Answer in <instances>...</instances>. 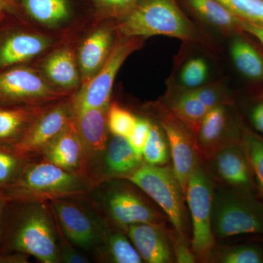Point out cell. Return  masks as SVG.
Masks as SVG:
<instances>
[{
	"label": "cell",
	"mask_w": 263,
	"mask_h": 263,
	"mask_svg": "<svg viewBox=\"0 0 263 263\" xmlns=\"http://www.w3.org/2000/svg\"><path fill=\"white\" fill-rule=\"evenodd\" d=\"M0 253L24 254L60 263L58 226L49 202L7 201L1 221Z\"/></svg>",
	"instance_id": "cell-1"
},
{
	"label": "cell",
	"mask_w": 263,
	"mask_h": 263,
	"mask_svg": "<svg viewBox=\"0 0 263 263\" xmlns=\"http://www.w3.org/2000/svg\"><path fill=\"white\" fill-rule=\"evenodd\" d=\"M139 190L127 179H113L97 183L86 195L110 226L124 233L138 223L165 224L167 216Z\"/></svg>",
	"instance_id": "cell-2"
},
{
	"label": "cell",
	"mask_w": 263,
	"mask_h": 263,
	"mask_svg": "<svg viewBox=\"0 0 263 263\" xmlns=\"http://www.w3.org/2000/svg\"><path fill=\"white\" fill-rule=\"evenodd\" d=\"M91 187L92 183L84 175L39 158L29 160L18 178L2 191L7 201L48 202L86 195Z\"/></svg>",
	"instance_id": "cell-3"
},
{
	"label": "cell",
	"mask_w": 263,
	"mask_h": 263,
	"mask_svg": "<svg viewBox=\"0 0 263 263\" xmlns=\"http://www.w3.org/2000/svg\"><path fill=\"white\" fill-rule=\"evenodd\" d=\"M125 179L138 186L161 208L175 230L192 240L191 219L186 209V197L172 167L143 162Z\"/></svg>",
	"instance_id": "cell-4"
},
{
	"label": "cell",
	"mask_w": 263,
	"mask_h": 263,
	"mask_svg": "<svg viewBox=\"0 0 263 263\" xmlns=\"http://www.w3.org/2000/svg\"><path fill=\"white\" fill-rule=\"evenodd\" d=\"M212 226L216 240L242 235H263V203L259 197L215 183Z\"/></svg>",
	"instance_id": "cell-5"
},
{
	"label": "cell",
	"mask_w": 263,
	"mask_h": 263,
	"mask_svg": "<svg viewBox=\"0 0 263 263\" xmlns=\"http://www.w3.org/2000/svg\"><path fill=\"white\" fill-rule=\"evenodd\" d=\"M118 30L128 38L164 35L186 41L193 40L195 33L175 0H142Z\"/></svg>",
	"instance_id": "cell-6"
},
{
	"label": "cell",
	"mask_w": 263,
	"mask_h": 263,
	"mask_svg": "<svg viewBox=\"0 0 263 263\" xmlns=\"http://www.w3.org/2000/svg\"><path fill=\"white\" fill-rule=\"evenodd\" d=\"M48 202L59 228L75 247L95 252L103 243L110 226L87 195L55 199Z\"/></svg>",
	"instance_id": "cell-7"
},
{
	"label": "cell",
	"mask_w": 263,
	"mask_h": 263,
	"mask_svg": "<svg viewBox=\"0 0 263 263\" xmlns=\"http://www.w3.org/2000/svg\"><path fill=\"white\" fill-rule=\"evenodd\" d=\"M214 186L215 182L200 162L189 178L185 195L192 223V249L201 262L210 261L216 247L212 226Z\"/></svg>",
	"instance_id": "cell-8"
},
{
	"label": "cell",
	"mask_w": 263,
	"mask_h": 263,
	"mask_svg": "<svg viewBox=\"0 0 263 263\" xmlns=\"http://www.w3.org/2000/svg\"><path fill=\"white\" fill-rule=\"evenodd\" d=\"M62 95L27 66L0 72V107L44 105L60 100Z\"/></svg>",
	"instance_id": "cell-9"
},
{
	"label": "cell",
	"mask_w": 263,
	"mask_h": 263,
	"mask_svg": "<svg viewBox=\"0 0 263 263\" xmlns=\"http://www.w3.org/2000/svg\"><path fill=\"white\" fill-rule=\"evenodd\" d=\"M137 37L129 38L114 48L101 68L82 88L70 103L72 113L91 108H108L114 81L128 57L139 47Z\"/></svg>",
	"instance_id": "cell-10"
},
{
	"label": "cell",
	"mask_w": 263,
	"mask_h": 263,
	"mask_svg": "<svg viewBox=\"0 0 263 263\" xmlns=\"http://www.w3.org/2000/svg\"><path fill=\"white\" fill-rule=\"evenodd\" d=\"M108 108H91L72 113L84 153V175L92 183L99 182L104 155L109 141Z\"/></svg>",
	"instance_id": "cell-11"
},
{
	"label": "cell",
	"mask_w": 263,
	"mask_h": 263,
	"mask_svg": "<svg viewBox=\"0 0 263 263\" xmlns=\"http://www.w3.org/2000/svg\"><path fill=\"white\" fill-rule=\"evenodd\" d=\"M203 164L211 177L219 186L258 197L253 174L242 142L218 151L204 161Z\"/></svg>",
	"instance_id": "cell-12"
},
{
	"label": "cell",
	"mask_w": 263,
	"mask_h": 263,
	"mask_svg": "<svg viewBox=\"0 0 263 263\" xmlns=\"http://www.w3.org/2000/svg\"><path fill=\"white\" fill-rule=\"evenodd\" d=\"M158 117L160 127L168 143L173 170L186 195L189 178L197 164L202 162L196 139L193 133L171 110L162 108L159 110Z\"/></svg>",
	"instance_id": "cell-13"
},
{
	"label": "cell",
	"mask_w": 263,
	"mask_h": 263,
	"mask_svg": "<svg viewBox=\"0 0 263 263\" xmlns=\"http://www.w3.org/2000/svg\"><path fill=\"white\" fill-rule=\"evenodd\" d=\"M72 119L70 103L61 102L48 106L35 119L14 152L17 155L34 160L65 130Z\"/></svg>",
	"instance_id": "cell-14"
},
{
	"label": "cell",
	"mask_w": 263,
	"mask_h": 263,
	"mask_svg": "<svg viewBox=\"0 0 263 263\" xmlns=\"http://www.w3.org/2000/svg\"><path fill=\"white\" fill-rule=\"evenodd\" d=\"M243 133L231 126L224 104L209 110L196 136L197 149L202 162L224 147L241 143Z\"/></svg>",
	"instance_id": "cell-15"
},
{
	"label": "cell",
	"mask_w": 263,
	"mask_h": 263,
	"mask_svg": "<svg viewBox=\"0 0 263 263\" xmlns=\"http://www.w3.org/2000/svg\"><path fill=\"white\" fill-rule=\"evenodd\" d=\"M51 40L18 28L0 32V72L23 65L51 46Z\"/></svg>",
	"instance_id": "cell-16"
},
{
	"label": "cell",
	"mask_w": 263,
	"mask_h": 263,
	"mask_svg": "<svg viewBox=\"0 0 263 263\" xmlns=\"http://www.w3.org/2000/svg\"><path fill=\"white\" fill-rule=\"evenodd\" d=\"M127 234L143 262H176L165 224L152 223L132 224L128 228Z\"/></svg>",
	"instance_id": "cell-17"
},
{
	"label": "cell",
	"mask_w": 263,
	"mask_h": 263,
	"mask_svg": "<svg viewBox=\"0 0 263 263\" xmlns=\"http://www.w3.org/2000/svg\"><path fill=\"white\" fill-rule=\"evenodd\" d=\"M40 159L86 176L84 148L72 119L65 130L45 149Z\"/></svg>",
	"instance_id": "cell-18"
},
{
	"label": "cell",
	"mask_w": 263,
	"mask_h": 263,
	"mask_svg": "<svg viewBox=\"0 0 263 263\" xmlns=\"http://www.w3.org/2000/svg\"><path fill=\"white\" fill-rule=\"evenodd\" d=\"M143 162V157L137 155L127 138L113 136V138H109L98 183L105 180L125 179L139 168Z\"/></svg>",
	"instance_id": "cell-19"
},
{
	"label": "cell",
	"mask_w": 263,
	"mask_h": 263,
	"mask_svg": "<svg viewBox=\"0 0 263 263\" xmlns=\"http://www.w3.org/2000/svg\"><path fill=\"white\" fill-rule=\"evenodd\" d=\"M48 107H0V149L14 152L29 127Z\"/></svg>",
	"instance_id": "cell-20"
},
{
	"label": "cell",
	"mask_w": 263,
	"mask_h": 263,
	"mask_svg": "<svg viewBox=\"0 0 263 263\" xmlns=\"http://www.w3.org/2000/svg\"><path fill=\"white\" fill-rule=\"evenodd\" d=\"M112 35L107 29H100L85 40L79 52V65L84 84L104 65L111 45Z\"/></svg>",
	"instance_id": "cell-21"
},
{
	"label": "cell",
	"mask_w": 263,
	"mask_h": 263,
	"mask_svg": "<svg viewBox=\"0 0 263 263\" xmlns=\"http://www.w3.org/2000/svg\"><path fill=\"white\" fill-rule=\"evenodd\" d=\"M94 252L99 262H143L127 233L112 226L109 228L103 243Z\"/></svg>",
	"instance_id": "cell-22"
},
{
	"label": "cell",
	"mask_w": 263,
	"mask_h": 263,
	"mask_svg": "<svg viewBox=\"0 0 263 263\" xmlns=\"http://www.w3.org/2000/svg\"><path fill=\"white\" fill-rule=\"evenodd\" d=\"M48 80L65 89H71L79 84L80 77L75 59L68 48H62L48 57L43 66Z\"/></svg>",
	"instance_id": "cell-23"
},
{
	"label": "cell",
	"mask_w": 263,
	"mask_h": 263,
	"mask_svg": "<svg viewBox=\"0 0 263 263\" xmlns=\"http://www.w3.org/2000/svg\"><path fill=\"white\" fill-rule=\"evenodd\" d=\"M29 17L46 26L62 23L70 14L67 0H19Z\"/></svg>",
	"instance_id": "cell-24"
},
{
	"label": "cell",
	"mask_w": 263,
	"mask_h": 263,
	"mask_svg": "<svg viewBox=\"0 0 263 263\" xmlns=\"http://www.w3.org/2000/svg\"><path fill=\"white\" fill-rule=\"evenodd\" d=\"M169 110L188 127L195 138L202 119L209 110L191 91L175 98L170 104Z\"/></svg>",
	"instance_id": "cell-25"
},
{
	"label": "cell",
	"mask_w": 263,
	"mask_h": 263,
	"mask_svg": "<svg viewBox=\"0 0 263 263\" xmlns=\"http://www.w3.org/2000/svg\"><path fill=\"white\" fill-rule=\"evenodd\" d=\"M230 51L235 67L243 75L253 80H262L263 59L252 45L235 39Z\"/></svg>",
	"instance_id": "cell-26"
},
{
	"label": "cell",
	"mask_w": 263,
	"mask_h": 263,
	"mask_svg": "<svg viewBox=\"0 0 263 263\" xmlns=\"http://www.w3.org/2000/svg\"><path fill=\"white\" fill-rule=\"evenodd\" d=\"M263 263V248L253 243L226 246L214 249L209 262Z\"/></svg>",
	"instance_id": "cell-27"
},
{
	"label": "cell",
	"mask_w": 263,
	"mask_h": 263,
	"mask_svg": "<svg viewBox=\"0 0 263 263\" xmlns=\"http://www.w3.org/2000/svg\"><path fill=\"white\" fill-rule=\"evenodd\" d=\"M202 18L222 29L237 28V16L219 0H186Z\"/></svg>",
	"instance_id": "cell-28"
},
{
	"label": "cell",
	"mask_w": 263,
	"mask_h": 263,
	"mask_svg": "<svg viewBox=\"0 0 263 263\" xmlns=\"http://www.w3.org/2000/svg\"><path fill=\"white\" fill-rule=\"evenodd\" d=\"M171 152L167 138L161 127L152 123L149 135L143 152L144 162L152 165L164 166L168 164Z\"/></svg>",
	"instance_id": "cell-29"
},
{
	"label": "cell",
	"mask_w": 263,
	"mask_h": 263,
	"mask_svg": "<svg viewBox=\"0 0 263 263\" xmlns=\"http://www.w3.org/2000/svg\"><path fill=\"white\" fill-rule=\"evenodd\" d=\"M242 143L248 157L259 198L263 203V139L245 130L243 132Z\"/></svg>",
	"instance_id": "cell-30"
},
{
	"label": "cell",
	"mask_w": 263,
	"mask_h": 263,
	"mask_svg": "<svg viewBox=\"0 0 263 263\" xmlns=\"http://www.w3.org/2000/svg\"><path fill=\"white\" fill-rule=\"evenodd\" d=\"M29 160L13 151L0 149V190L8 187L18 178Z\"/></svg>",
	"instance_id": "cell-31"
},
{
	"label": "cell",
	"mask_w": 263,
	"mask_h": 263,
	"mask_svg": "<svg viewBox=\"0 0 263 263\" xmlns=\"http://www.w3.org/2000/svg\"><path fill=\"white\" fill-rule=\"evenodd\" d=\"M137 119L131 112L117 103L109 105L107 122L112 136L127 138L136 124Z\"/></svg>",
	"instance_id": "cell-32"
},
{
	"label": "cell",
	"mask_w": 263,
	"mask_h": 263,
	"mask_svg": "<svg viewBox=\"0 0 263 263\" xmlns=\"http://www.w3.org/2000/svg\"><path fill=\"white\" fill-rule=\"evenodd\" d=\"M238 18L263 24V0H219Z\"/></svg>",
	"instance_id": "cell-33"
},
{
	"label": "cell",
	"mask_w": 263,
	"mask_h": 263,
	"mask_svg": "<svg viewBox=\"0 0 263 263\" xmlns=\"http://www.w3.org/2000/svg\"><path fill=\"white\" fill-rule=\"evenodd\" d=\"M98 12L106 18L124 19L135 9L140 0H92Z\"/></svg>",
	"instance_id": "cell-34"
},
{
	"label": "cell",
	"mask_w": 263,
	"mask_h": 263,
	"mask_svg": "<svg viewBox=\"0 0 263 263\" xmlns=\"http://www.w3.org/2000/svg\"><path fill=\"white\" fill-rule=\"evenodd\" d=\"M208 66L202 59L190 60L183 67L181 79L183 84L190 89L200 87L206 80Z\"/></svg>",
	"instance_id": "cell-35"
},
{
	"label": "cell",
	"mask_w": 263,
	"mask_h": 263,
	"mask_svg": "<svg viewBox=\"0 0 263 263\" xmlns=\"http://www.w3.org/2000/svg\"><path fill=\"white\" fill-rule=\"evenodd\" d=\"M175 261L179 263H195L197 257L192 249L191 240L180 234L177 230H167Z\"/></svg>",
	"instance_id": "cell-36"
},
{
	"label": "cell",
	"mask_w": 263,
	"mask_h": 263,
	"mask_svg": "<svg viewBox=\"0 0 263 263\" xmlns=\"http://www.w3.org/2000/svg\"><path fill=\"white\" fill-rule=\"evenodd\" d=\"M152 122L146 119L138 118L136 124L127 139L137 155L143 157V149L148 140Z\"/></svg>",
	"instance_id": "cell-37"
},
{
	"label": "cell",
	"mask_w": 263,
	"mask_h": 263,
	"mask_svg": "<svg viewBox=\"0 0 263 263\" xmlns=\"http://www.w3.org/2000/svg\"><path fill=\"white\" fill-rule=\"evenodd\" d=\"M58 226V224H57ZM59 247H60V262L64 263H89L86 258L75 246L66 238L58 227Z\"/></svg>",
	"instance_id": "cell-38"
},
{
	"label": "cell",
	"mask_w": 263,
	"mask_h": 263,
	"mask_svg": "<svg viewBox=\"0 0 263 263\" xmlns=\"http://www.w3.org/2000/svg\"><path fill=\"white\" fill-rule=\"evenodd\" d=\"M190 91L209 110L224 104L220 93L212 87H197Z\"/></svg>",
	"instance_id": "cell-39"
},
{
	"label": "cell",
	"mask_w": 263,
	"mask_h": 263,
	"mask_svg": "<svg viewBox=\"0 0 263 263\" xmlns=\"http://www.w3.org/2000/svg\"><path fill=\"white\" fill-rule=\"evenodd\" d=\"M236 27L237 28L241 29L257 38L263 45L262 24L254 23V22H248L237 17Z\"/></svg>",
	"instance_id": "cell-40"
},
{
	"label": "cell",
	"mask_w": 263,
	"mask_h": 263,
	"mask_svg": "<svg viewBox=\"0 0 263 263\" xmlns=\"http://www.w3.org/2000/svg\"><path fill=\"white\" fill-rule=\"evenodd\" d=\"M7 200H5L3 191L0 190V235H1V221ZM29 256L24 254H13V255L3 256L0 253V263H27L28 262Z\"/></svg>",
	"instance_id": "cell-41"
},
{
	"label": "cell",
	"mask_w": 263,
	"mask_h": 263,
	"mask_svg": "<svg viewBox=\"0 0 263 263\" xmlns=\"http://www.w3.org/2000/svg\"><path fill=\"white\" fill-rule=\"evenodd\" d=\"M249 116L254 127L263 136V101L252 107Z\"/></svg>",
	"instance_id": "cell-42"
},
{
	"label": "cell",
	"mask_w": 263,
	"mask_h": 263,
	"mask_svg": "<svg viewBox=\"0 0 263 263\" xmlns=\"http://www.w3.org/2000/svg\"><path fill=\"white\" fill-rule=\"evenodd\" d=\"M16 8V0H0V11L14 13Z\"/></svg>",
	"instance_id": "cell-43"
},
{
	"label": "cell",
	"mask_w": 263,
	"mask_h": 263,
	"mask_svg": "<svg viewBox=\"0 0 263 263\" xmlns=\"http://www.w3.org/2000/svg\"><path fill=\"white\" fill-rule=\"evenodd\" d=\"M5 13L4 12L0 11V24L3 22V19H4Z\"/></svg>",
	"instance_id": "cell-44"
}]
</instances>
